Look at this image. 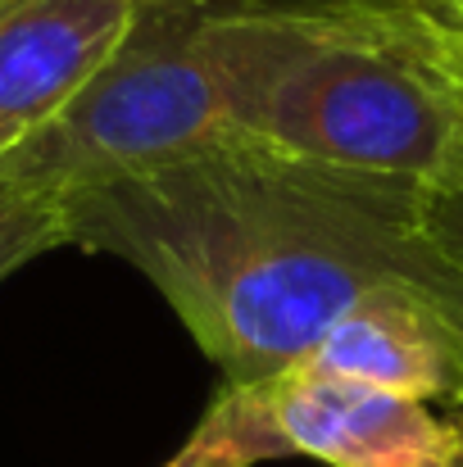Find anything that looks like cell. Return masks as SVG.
Masks as SVG:
<instances>
[{
    "instance_id": "obj_1",
    "label": "cell",
    "mask_w": 463,
    "mask_h": 467,
    "mask_svg": "<svg viewBox=\"0 0 463 467\" xmlns=\"http://www.w3.org/2000/svg\"><path fill=\"white\" fill-rule=\"evenodd\" d=\"M59 200L68 245L132 264L223 381L305 363L382 282L463 286L427 241L418 186L250 137Z\"/></svg>"
},
{
    "instance_id": "obj_2",
    "label": "cell",
    "mask_w": 463,
    "mask_h": 467,
    "mask_svg": "<svg viewBox=\"0 0 463 467\" xmlns=\"http://www.w3.org/2000/svg\"><path fill=\"white\" fill-rule=\"evenodd\" d=\"M232 137L432 186L463 146V36L354 5H232Z\"/></svg>"
},
{
    "instance_id": "obj_3",
    "label": "cell",
    "mask_w": 463,
    "mask_h": 467,
    "mask_svg": "<svg viewBox=\"0 0 463 467\" xmlns=\"http://www.w3.org/2000/svg\"><path fill=\"white\" fill-rule=\"evenodd\" d=\"M232 5L173 0L50 128L0 163V186L73 195L200 155L232 137Z\"/></svg>"
},
{
    "instance_id": "obj_4",
    "label": "cell",
    "mask_w": 463,
    "mask_h": 467,
    "mask_svg": "<svg viewBox=\"0 0 463 467\" xmlns=\"http://www.w3.org/2000/svg\"><path fill=\"white\" fill-rule=\"evenodd\" d=\"M246 386L264 459H318L327 467H463V422L391 390L313 368H287Z\"/></svg>"
},
{
    "instance_id": "obj_5",
    "label": "cell",
    "mask_w": 463,
    "mask_h": 467,
    "mask_svg": "<svg viewBox=\"0 0 463 467\" xmlns=\"http://www.w3.org/2000/svg\"><path fill=\"white\" fill-rule=\"evenodd\" d=\"M173 0H0V163L50 128Z\"/></svg>"
},
{
    "instance_id": "obj_6",
    "label": "cell",
    "mask_w": 463,
    "mask_h": 467,
    "mask_svg": "<svg viewBox=\"0 0 463 467\" xmlns=\"http://www.w3.org/2000/svg\"><path fill=\"white\" fill-rule=\"evenodd\" d=\"M296 368L455 409L463 400V286L382 282Z\"/></svg>"
},
{
    "instance_id": "obj_7",
    "label": "cell",
    "mask_w": 463,
    "mask_h": 467,
    "mask_svg": "<svg viewBox=\"0 0 463 467\" xmlns=\"http://www.w3.org/2000/svg\"><path fill=\"white\" fill-rule=\"evenodd\" d=\"M59 245H68L64 200L32 186H0V282Z\"/></svg>"
},
{
    "instance_id": "obj_8",
    "label": "cell",
    "mask_w": 463,
    "mask_h": 467,
    "mask_svg": "<svg viewBox=\"0 0 463 467\" xmlns=\"http://www.w3.org/2000/svg\"><path fill=\"white\" fill-rule=\"evenodd\" d=\"M423 227L437 254L463 273V146L446 163V172L432 186H423Z\"/></svg>"
},
{
    "instance_id": "obj_9",
    "label": "cell",
    "mask_w": 463,
    "mask_h": 467,
    "mask_svg": "<svg viewBox=\"0 0 463 467\" xmlns=\"http://www.w3.org/2000/svg\"><path fill=\"white\" fill-rule=\"evenodd\" d=\"M354 9H377V14H400V18H418L427 27L455 32L463 36V0H341Z\"/></svg>"
},
{
    "instance_id": "obj_10",
    "label": "cell",
    "mask_w": 463,
    "mask_h": 467,
    "mask_svg": "<svg viewBox=\"0 0 463 467\" xmlns=\"http://www.w3.org/2000/svg\"><path fill=\"white\" fill-rule=\"evenodd\" d=\"M455 413H459V422H463V400H459V404H455Z\"/></svg>"
}]
</instances>
